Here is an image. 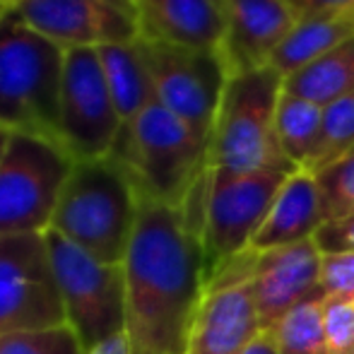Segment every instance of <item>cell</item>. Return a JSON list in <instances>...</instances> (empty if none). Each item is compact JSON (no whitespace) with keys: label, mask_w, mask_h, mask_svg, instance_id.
<instances>
[{"label":"cell","mask_w":354,"mask_h":354,"mask_svg":"<svg viewBox=\"0 0 354 354\" xmlns=\"http://www.w3.org/2000/svg\"><path fill=\"white\" fill-rule=\"evenodd\" d=\"M140 37L174 46L219 51L222 12L217 0H133Z\"/></svg>","instance_id":"16"},{"label":"cell","mask_w":354,"mask_h":354,"mask_svg":"<svg viewBox=\"0 0 354 354\" xmlns=\"http://www.w3.org/2000/svg\"><path fill=\"white\" fill-rule=\"evenodd\" d=\"M326 224L323 201L318 191V181L311 171L289 174L282 183L280 193L272 201L263 224L251 239V251H270V248L292 246L299 241H308Z\"/></svg>","instance_id":"17"},{"label":"cell","mask_w":354,"mask_h":354,"mask_svg":"<svg viewBox=\"0 0 354 354\" xmlns=\"http://www.w3.org/2000/svg\"><path fill=\"white\" fill-rule=\"evenodd\" d=\"M8 8V3H0V15H3V10Z\"/></svg>","instance_id":"33"},{"label":"cell","mask_w":354,"mask_h":354,"mask_svg":"<svg viewBox=\"0 0 354 354\" xmlns=\"http://www.w3.org/2000/svg\"><path fill=\"white\" fill-rule=\"evenodd\" d=\"M328 354H354V301L323 297Z\"/></svg>","instance_id":"26"},{"label":"cell","mask_w":354,"mask_h":354,"mask_svg":"<svg viewBox=\"0 0 354 354\" xmlns=\"http://www.w3.org/2000/svg\"><path fill=\"white\" fill-rule=\"evenodd\" d=\"M294 171H219L207 169L203 203L205 275L243 253L263 224L282 183Z\"/></svg>","instance_id":"8"},{"label":"cell","mask_w":354,"mask_h":354,"mask_svg":"<svg viewBox=\"0 0 354 354\" xmlns=\"http://www.w3.org/2000/svg\"><path fill=\"white\" fill-rule=\"evenodd\" d=\"M68 326L44 234L0 236V337Z\"/></svg>","instance_id":"9"},{"label":"cell","mask_w":354,"mask_h":354,"mask_svg":"<svg viewBox=\"0 0 354 354\" xmlns=\"http://www.w3.org/2000/svg\"><path fill=\"white\" fill-rule=\"evenodd\" d=\"M323 133V106L284 89L275 113V138L287 162L308 171Z\"/></svg>","instance_id":"20"},{"label":"cell","mask_w":354,"mask_h":354,"mask_svg":"<svg viewBox=\"0 0 354 354\" xmlns=\"http://www.w3.org/2000/svg\"><path fill=\"white\" fill-rule=\"evenodd\" d=\"M284 77L275 68L229 75L214 118L207 169L248 171H299L287 162L275 138V113Z\"/></svg>","instance_id":"5"},{"label":"cell","mask_w":354,"mask_h":354,"mask_svg":"<svg viewBox=\"0 0 354 354\" xmlns=\"http://www.w3.org/2000/svg\"><path fill=\"white\" fill-rule=\"evenodd\" d=\"M350 39H354V12H318L299 17L272 53L270 68L282 77H289Z\"/></svg>","instance_id":"18"},{"label":"cell","mask_w":354,"mask_h":354,"mask_svg":"<svg viewBox=\"0 0 354 354\" xmlns=\"http://www.w3.org/2000/svg\"><path fill=\"white\" fill-rule=\"evenodd\" d=\"M321 294L328 299L354 301V251L323 253Z\"/></svg>","instance_id":"27"},{"label":"cell","mask_w":354,"mask_h":354,"mask_svg":"<svg viewBox=\"0 0 354 354\" xmlns=\"http://www.w3.org/2000/svg\"><path fill=\"white\" fill-rule=\"evenodd\" d=\"M321 253H335V251H354V217L342 219V222H328L318 229L313 236Z\"/></svg>","instance_id":"28"},{"label":"cell","mask_w":354,"mask_h":354,"mask_svg":"<svg viewBox=\"0 0 354 354\" xmlns=\"http://www.w3.org/2000/svg\"><path fill=\"white\" fill-rule=\"evenodd\" d=\"M284 89L304 97L318 106L337 102L354 92V39L333 48L306 66L304 71L284 77Z\"/></svg>","instance_id":"21"},{"label":"cell","mask_w":354,"mask_h":354,"mask_svg":"<svg viewBox=\"0 0 354 354\" xmlns=\"http://www.w3.org/2000/svg\"><path fill=\"white\" fill-rule=\"evenodd\" d=\"M0 3H8V0H0Z\"/></svg>","instance_id":"34"},{"label":"cell","mask_w":354,"mask_h":354,"mask_svg":"<svg viewBox=\"0 0 354 354\" xmlns=\"http://www.w3.org/2000/svg\"><path fill=\"white\" fill-rule=\"evenodd\" d=\"M0 354H84V350L73 328L58 326L0 337Z\"/></svg>","instance_id":"25"},{"label":"cell","mask_w":354,"mask_h":354,"mask_svg":"<svg viewBox=\"0 0 354 354\" xmlns=\"http://www.w3.org/2000/svg\"><path fill=\"white\" fill-rule=\"evenodd\" d=\"M10 140V131H5V128H0V159H3V152H5V145Z\"/></svg>","instance_id":"32"},{"label":"cell","mask_w":354,"mask_h":354,"mask_svg":"<svg viewBox=\"0 0 354 354\" xmlns=\"http://www.w3.org/2000/svg\"><path fill=\"white\" fill-rule=\"evenodd\" d=\"M323 201L328 222H342L354 217V154L313 174Z\"/></svg>","instance_id":"24"},{"label":"cell","mask_w":354,"mask_h":354,"mask_svg":"<svg viewBox=\"0 0 354 354\" xmlns=\"http://www.w3.org/2000/svg\"><path fill=\"white\" fill-rule=\"evenodd\" d=\"M354 154V92L323 106V133L308 171L316 174Z\"/></svg>","instance_id":"23"},{"label":"cell","mask_w":354,"mask_h":354,"mask_svg":"<svg viewBox=\"0 0 354 354\" xmlns=\"http://www.w3.org/2000/svg\"><path fill=\"white\" fill-rule=\"evenodd\" d=\"M140 188L116 157L75 162L51 229L109 266H123L140 212Z\"/></svg>","instance_id":"2"},{"label":"cell","mask_w":354,"mask_h":354,"mask_svg":"<svg viewBox=\"0 0 354 354\" xmlns=\"http://www.w3.org/2000/svg\"><path fill=\"white\" fill-rule=\"evenodd\" d=\"M140 46L157 102L210 145L224 84L229 80L222 53L174 46L142 37Z\"/></svg>","instance_id":"10"},{"label":"cell","mask_w":354,"mask_h":354,"mask_svg":"<svg viewBox=\"0 0 354 354\" xmlns=\"http://www.w3.org/2000/svg\"><path fill=\"white\" fill-rule=\"evenodd\" d=\"M277 354H328L323 330V294L304 299L268 328Z\"/></svg>","instance_id":"22"},{"label":"cell","mask_w":354,"mask_h":354,"mask_svg":"<svg viewBox=\"0 0 354 354\" xmlns=\"http://www.w3.org/2000/svg\"><path fill=\"white\" fill-rule=\"evenodd\" d=\"M321 258L323 253L313 239L256 251L248 287L261 330L275 326L304 299L321 294Z\"/></svg>","instance_id":"13"},{"label":"cell","mask_w":354,"mask_h":354,"mask_svg":"<svg viewBox=\"0 0 354 354\" xmlns=\"http://www.w3.org/2000/svg\"><path fill=\"white\" fill-rule=\"evenodd\" d=\"M66 51L32 29L12 8L0 15V128L58 138Z\"/></svg>","instance_id":"3"},{"label":"cell","mask_w":354,"mask_h":354,"mask_svg":"<svg viewBox=\"0 0 354 354\" xmlns=\"http://www.w3.org/2000/svg\"><path fill=\"white\" fill-rule=\"evenodd\" d=\"M241 354H277V350H275V345H272L270 335H268L266 330H261Z\"/></svg>","instance_id":"31"},{"label":"cell","mask_w":354,"mask_h":354,"mask_svg":"<svg viewBox=\"0 0 354 354\" xmlns=\"http://www.w3.org/2000/svg\"><path fill=\"white\" fill-rule=\"evenodd\" d=\"M203 193L183 207L140 198L123 261L126 337L131 354H188L205 299Z\"/></svg>","instance_id":"1"},{"label":"cell","mask_w":354,"mask_h":354,"mask_svg":"<svg viewBox=\"0 0 354 354\" xmlns=\"http://www.w3.org/2000/svg\"><path fill=\"white\" fill-rule=\"evenodd\" d=\"M8 5L63 51H97L140 39L133 0H8Z\"/></svg>","instance_id":"12"},{"label":"cell","mask_w":354,"mask_h":354,"mask_svg":"<svg viewBox=\"0 0 354 354\" xmlns=\"http://www.w3.org/2000/svg\"><path fill=\"white\" fill-rule=\"evenodd\" d=\"M44 236L61 292L66 323L77 335L82 350L89 352L109 337L126 333L123 266L97 261L53 229H48Z\"/></svg>","instance_id":"7"},{"label":"cell","mask_w":354,"mask_h":354,"mask_svg":"<svg viewBox=\"0 0 354 354\" xmlns=\"http://www.w3.org/2000/svg\"><path fill=\"white\" fill-rule=\"evenodd\" d=\"M299 17L318 12H354V0H284Z\"/></svg>","instance_id":"29"},{"label":"cell","mask_w":354,"mask_h":354,"mask_svg":"<svg viewBox=\"0 0 354 354\" xmlns=\"http://www.w3.org/2000/svg\"><path fill=\"white\" fill-rule=\"evenodd\" d=\"M102 63L104 80L116 104L123 126L133 121L145 106L154 102V84L149 77L147 61L142 56L140 39L133 44H116V46L97 48Z\"/></svg>","instance_id":"19"},{"label":"cell","mask_w":354,"mask_h":354,"mask_svg":"<svg viewBox=\"0 0 354 354\" xmlns=\"http://www.w3.org/2000/svg\"><path fill=\"white\" fill-rule=\"evenodd\" d=\"M84 354H131V345H128L126 333H121V335L109 337V340H104L102 345L92 347V350L84 352Z\"/></svg>","instance_id":"30"},{"label":"cell","mask_w":354,"mask_h":354,"mask_svg":"<svg viewBox=\"0 0 354 354\" xmlns=\"http://www.w3.org/2000/svg\"><path fill=\"white\" fill-rule=\"evenodd\" d=\"M73 164L53 138L10 133L0 159V236L46 234Z\"/></svg>","instance_id":"6"},{"label":"cell","mask_w":354,"mask_h":354,"mask_svg":"<svg viewBox=\"0 0 354 354\" xmlns=\"http://www.w3.org/2000/svg\"><path fill=\"white\" fill-rule=\"evenodd\" d=\"M222 12V61L229 75L270 66L299 15L284 0H217Z\"/></svg>","instance_id":"14"},{"label":"cell","mask_w":354,"mask_h":354,"mask_svg":"<svg viewBox=\"0 0 354 354\" xmlns=\"http://www.w3.org/2000/svg\"><path fill=\"white\" fill-rule=\"evenodd\" d=\"M111 157L136 178L142 196L183 207L207 176V142L154 99L123 126Z\"/></svg>","instance_id":"4"},{"label":"cell","mask_w":354,"mask_h":354,"mask_svg":"<svg viewBox=\"0 0 354 354\" xmlns=\"http://www.w3.org/2000/svg\"><path fill=\"white\" fill-rule=\"evenodd\" d=\"M123 121L104 80L99 53L92 48L66 51L61 80L58 138L75 162L109 157Z\"/></svg>","instance_id":"11"},{"label":"cell","mask_w":354,"mask_h":354,"mask_svg":"<svg viewBox=\"0 0 354 354\" xmlns=\"http://www.w3.org/2000/svg\"><path fill=\"white\" fill-rule=\"evenodd\" d=\"M261 333L248 282L207 287L188 354H241Z\"/></svg>","instance_id":"15"}]
</instances>
